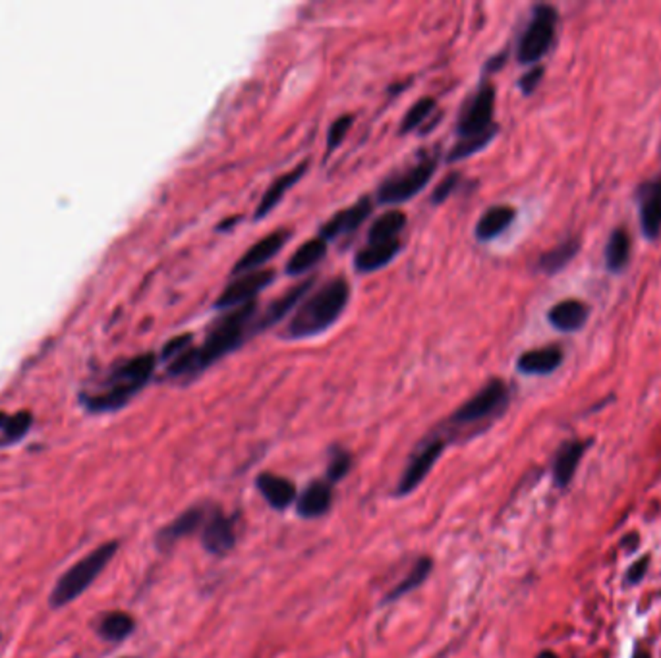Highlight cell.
<instances>
[{
	"mask_svg": "<svg viewBox=\"0 0 661 658\" xmlns=\"http://www.w3.org/2000/svg\"><path fill=\"white\" fill-rule=\"evenodd\" d=\"M509 404V386L501 378H491L483 385L470 400H466L453 416L449 423L453 427H470L491 419L501 414Z\"/></svg>",
	"mask_w": 661,
	"mask_h": 658,
	"instance_id": "7",
	"label": "cell"
},
{
	"mask_svg": "<svg viewBox=\"0 0 661 658\" xmlns=\"http://www.w3.org/2000/svg\"><path fill=\"white\" fill-rule=\"evenodd\" d=\"M372 211H374L372 200H369L367 195L360 197L356 203L338 211L336 215H333L324 226H321L319 238L329 242L356 232V230L366 222V219L372 215Z\"/></svg>",
	"mask_w": 661,
	"mask_h": 658,
	"instance_id": "14",
	"label": "cell"
},
{
	"mask_svg": "<svg viewBox=\"0 0 661 658\" xmlns=\"http://www.w3.org/2000/svg\"><path fill=\"white\" fill-rule=\"evenodd\" d=\"M445 447H447V440L439 435L428 438L426 442L420 444V447H418V450L412 454L410 462L398 481V487H397L398 497L410 495V492L426 479L428 473L435 466V462H438L439 456L443 454Z\"/></svg>",
	"mask_w": 661,
	"mask_h": 658,
	"instance_id": "9",
	"label": "cell"
},
{
	"mask_svg": "<svg viewBox=\"0 0 661 658\" xmlns=\"http://www.w3.org/2000/svg\"><path fill=\"white\" fill-rule=\"evenodd\" d=\"M205 518H207V512H205V508H201V506L186 509V512H182L174 521H170L167 528H163L159 531V535H157L159 549H169V547L174 545V542H179L181 539H184V537H188L191 533H196L201 528V523L205 521Z\"/></svg>",
	"mask_w": 661,
	"mask_h": 658,
	"instance_id": "17",
	"label": "cell"
},
{
	"mask_svg": "<svg viewBox=\"0 0 661 658\" xmlns=\"http://www.w3.org/2000/svg\"><path fill=\"white\" fill-rule=\"evenodd\" d=\"M273 281H275V271L262 269L255 272H248L236 276L234 281L221 292L215 302L217 309H236L255 302V295L265 290Z\"/></svg>",
	"mask_w": 661,
	"mask_h": 658,
	"instance_id": "10",
	"label": "cell"
},
{
	"mask_svg": "<svg viewBox=\"0 0 661 658\" xmlns=\"http://www.w3.org/2000/svg\"><path fill=\"white\" fill-rule=\"evenodd\" d=\"M136 630V622L130 614H126L122 611H115L108 612L101 618L99 626H97V632L105 639L110 641V643H120L126 637H130Z\"/></svg>",
	"mask_w": 661,
	"mask_h": 658,
	"instance_id": "29",
	"label": "cell"
},
{
	"mask_svg": "<svg viewBox=\"0 0 661 658\" xmlns=\"http://www.w3.org/2000/svg\"><path fill=\"white\" fill-rule=\"evenodd\" d=\"M153 367H155V359L151 355H141L130 361V364L117 373V381L112 385V388L107 394H103L101 398H97L95 407L112 409L122 406L134 392H138L145 383H148V378L153 373Z\"/></svg>",
	"mask_w": 661,
	"mask_h": 658,
	"instance_id": "8",
	"label": "cell"
},
{
	"mask_svg": "<svg viewBox=\"0 0 661 658\" xmlns=\"http://www.w3.org/2000/svg\"><path fill=\"white\" fill-rule=\"evenodd\" d=\"M495 136H481V138H472V139H459L453 149L449 151L447 155V162H457L462 159H469L472 155H476L478 151H481L483 147H488L491 143Z\"/></svg>",
	"mask_w": 661,
	"mask_h": 658,
	"instance_id": "32",
	"label": "cell"
},
{
	"mask_svg": "<svg viewBox=\"0 0 661 658\" xmlns=\"http://www.w3.org/2000/svg\"><path fill=\"white\" fill-rule=\"evenodd\" d=\"M255 487L262 492V497L267 500V504L275 509L288 508L296 499L294 483L279 475H273V473L257 475Z\"/></svg>",
	"mask_w": 661,
	"mask_h": 658,
	"instance_id": "21",
	"label": "cell"
},
{
	"mask_svg": "<svg viewBox=\"0 0 661 658\" xmlns=\"http://www.w3.org/2000/svg\"><path fill=\"white\" fill-rule=\"evenodd\" d=\"M543 74H545V68H543V66H534V68H532V70H528L521 79H519V87H521V91L524 93V95H532V93H534L536 89H538V86L542 84V77H543Z\"/></svg>",
	"mask_w": 661,
	"mask_h": 658,
	"instance_id": "36",
	"label": "cell"
},
{
	"mask_svg": "<svg viewBox=\"0 0 661 658\" xmlns=\"http://www.w3.org/2000/svg\"><path fill=\"white\" fill-rule=\"evenodd\" d=\"M586 447H588L586 442L569 440L557 450L555 462H553V477H555L557 487L563 488L573 481L580 459H583V456L586 452Z\"/></svg>",
	"mask_w": 661,
	"mask_h": 658,
	"instance_id": "25",
	"label": "cell"
},
{
	"mask_svg": "<svg viewBox=\"0 0 661 658\" xmlns=\"http://www.w3.org/2000/svg\"><path fill=\"white\" fill-rule=\"evenodd\" d=\"M435 107H438V101H435L433 97H424L418 103H414L400 122V134H408V131L422 128L424 122L429 118V114L435 110Z\"/></svg>",
	"mask_w": 661,
	"mask_h": 658,
	"instance_id": "31",
	"label": "cell"
},
{
	"mask_svg": "<svg viewBox=\"0 0 661 658\" xmlns=\"http://www.w3.org/2000/svg\"><path fill=\"white\" fill-rule=\"evenodd\" d=\"M333 504V487L329 481H314L298 499V514L302 518H321L329 512Z\"/></svg>",
	"mask_w": 661,
	"mask_h": 658,
	"instance_id": "22",
	"label": "cell"
},
{
	"mask_svg": "<svg viewBox=\"0 0 661 658\" xmlns=\"http://www.w3.org/2000/svg\"><path fill=\"white\" fill-rule=\"evenodd\" d=\"M255 309L257 303L250 302L242 307L231 309L229 314H224L212 328H209L201 345H198V348H193L191 345L188 352H184L181 357H176L172 361L169 367V375L193 376L217 364L221 357L234 352L238 345L244 342L248 328L252 333Z\"/></svg>",
	"mask_w": 661,
	"mask_h": 658,
	"instance_id": "1",
	"label": "cell"
},
{
	"mask_svg": "<svg viewBox=\"0 0 661 658\" xmlns=\"http://www.w3.org/2000/svg\"><path fill=\"white\" fill-rule=\"evenodd\" d=\"M565 359L561 345H543V348L524 352L519 361L517 369L522 375H552L557 371Z\"/></svg>",
	"mask_w": 661,
	"mask_h": 658,
	"instance_id": "18",
	"label": "cell"
},
{
	"mask_svg": "<svg viewBox=\"0 0 661 658\" xmlns=\"http://www.w3.org/2000/svg\"><path fill=\"white\" fill-rule=\"evenodd\" d=\"M495 117V87L488 81L478 87V91L466 101L457 122L459 139H472L481 136H497L499 126L493 122Z\"/></svg>",
	"mask_w": 661,
	"mask_h": 658,
	"instance_id": "6",
	"label": "cell"
},
{
	"mask_svg": "<svg viewBox=\"0 0 661 658\" xmlns=\"http://www.w3.org/2000/svg\"><path fill=\"white\" fill-rule=\"evenodd\" d=\"M580 252V240L569 238L563 243L555 245L550 252H545L538 259V271L543 274H557L565 269L569 262L578 255Z\"/></svg>",
	"mask_w": 661,
	"mask_h": 658,
	"instance_id": "27",
	"label": "cell"
},
{
	"mask_svg": "<svg viewBox=\"0 0 661 658\" xmlns=\"http://www.w3.org/2000/svg\"><path fill=\"white\" fill-rule=\"evenodd\" d=\"M648 562H650V558L644 556L642 560H638L636 564H633V568L626 571V581L633 583V585L638 583L644 578V573H646V570H648Z\"/></svg>",
	"mask_w": 661,
	"mask_h": 658,
	"instance_id": "38",
	"label": "cell"
},
{
	"mask_svg": "<svg viewBox=\"0 0 661 658\" xmlns=\"http://www.w3.org/2000/svg\"><path fill=\"white\" fill-rule=\"evenodd\" d=\"M590 317V309L586 303L580 300H563L555 303L550 314H547V321L559 333H576L586 324Z\"/></svg>",
	"mask_w": 661,
	"mask_h": 658,
	"instance_id": "19",
	"label": "cell"
},
{
	"mask_svg": "<svg viewBox=\"0 0 661 658\" xmlns=\"http://www.w3.org/2000/svg\"><path fill=\"white\" fill-rule=\"evenodd\" d=\"M400 245H402L400 240L385 243H367L366 248L360 250L356 257H354V269H356V272L360 274L381 271L398 255Z\"/></svg>",
	"mask_w": 661,
	"mask_h": 658,
	"instance_id": "20",
	"label": "cell"
},
{
	"mask_svg": "<svg viewBox=\"0 0 661 658\" xmlns=\"http://www.w3.org/2000/svg\"><path fill=\"white\" fill-rule=\"evenodd\" d=\"M117 552H119V542L108 540L97 547L95 550H91L89 554H86L84 558H79V560L64 571L58 581L55 583L51 597H48L51 606L64 608L72 601L82 597L95 583V580L105 571V568L110 564Z\"/></svg>",
	"mask_w": 661,
	"mask_h": 658,
	"instance_id": "3",
	"label": "cell"
},
{
	"mask_svg": "<svg viewBox=\"0 0 661 658\" xmlns=\"http://www.w3.org/2000/svg\"><path fill=\"white\" fill-rule=\"evenodd\" d=\"M459 182H460V174L459 172H449L441 180L439 186L433 190V193H431V203L433 205L445 203L449 200V197H450V193H453L459 188Z\"/></svg>",
	"mask_w": 661,
	"mask_h": 658,
	"instance_id": "35",
	"label": "cell"
},
{
	"mask_svg": "<svg viewBox=\"0 0 661 658\" xmlns=\"http://www.w3.org/2000/svg\"><path fill=\"white\" fill-rule=\"evenodd\" d=\"M288 238H290L288 230H275L273 234L262 238L260 242H255L246 250V253L236 261V265L232 267V274L242 276L248 272L262 271L265 262H269L273 257H277L281 253Z\"/></svg>",
	"mask_w": 661,
	"mask_h": 658,
	"instance_id": "13",
	"label": "cell"
},
{
	"mask_svg": "<svg viewBox=\"0 0 661 658\" xmlns=\"http://www.w3.org/2000/svg\"><path fill=\"white\" fill-rule=\"evenodd\" d=\"M604 259L609 272H621L626 269L628 261H631V238H628L623 228L614 230V234L609 236Z\"/></svg>",
	"mask_w": 661,
	"mask_h": 658,
	"instance_id": "28",
	"label": "cell"
},
{
	"mask_svg": "<svg viewBox=\"0 0 661 658\" xmlns=\"http://www.w3.org/2000/svg\"><path fill=\"white\" fill-rule=\"evenodd\" d=\"M633 658H652V656H650V653H648V651H644V649L636 647V651H635V656H633Z\"/></svg>",
	"mask_w": 661,
	"mask_h": 658,
	"instance_id": "39",
	"label": "cell"
},
{
	"mask_svg": "<svg viewBox=\"0 0 661 658\" xmlns=\"http://www.w3.org/2000/svg\"><path fill=\"white\" fill-rule=\"evenodd\" d=\"M538 658H557L553 653H542Z\"/></svg>",
	"mask_w": 661,
	"mask_h": 658,
	"instance_id": "40",
	"label": "cell"
},
{
	"mask_svg": "<svg viewBox=\"0 0 661 658\" xmlns=\"http://www.w3.org/2000/svg\"><path fill=\"white\" fill-rule=\"evenodd\" d=\"M325 255H327L325 240H321V238L308 240L305 243H302L293 255H290V259L286 261L284 272L288 276H302L305 272H310L315 265H319V262L325 259Z\"/></svg>",
	"mask_w": 661,
	"mask_h": 658,
	"instance_id": "23",
	"label": "cell"
},
{
	"mask_svg": "<svg viewBox=\"0 0 661 658\" xmlns=\"http://www.w3.org/2000/svg\"><path fill=\"white\" fill-rule=\"evenodd\" d=\"M559 14L552 5H536L517 46L521 64H536L552 51L557 33Z\"/></svg>",
	"mask_w": 661,
	"mask_h": 658,
	"instance_id": "4",
	"label": "cell"
},
{
	"mask_svg": "<svg viewBox=\"0 0 661 658\" xmlns=\"http://www.w3.org/2000/svg\"><path fill=\"white\" fill-rule=\"evenodd\" d=\"M191 340H193V336H191V334H184V336H179V338L170 340V342L165 345L163 357H165V359H170V361H174L176 357H181L184 352H188V350L191 348Z\"/></svg>",
	"mask_w": 661,
	"mask_h": 658,
	"instance_id": "37",
	"label": "cell"
},
{
	"mask_svg": "<svg viewBox=\"0 0 661 658\" xmlns=\"http://www.w3.org/2000/svg\"><path fill=\"white\" fill-rule=\"evenodd\" d=\"M352 122H354V117L352 114H345V117L336 118L331 128H329V134H327V153H333L335 149H338L341 147V143L346 139V134L352 128Z\"/></svg>",
	"mask_w": 661,
	"mask_h": 658,
	"instance_id": "34",
	"label": "cell"
},
{
	"mask_svg": "<svg viewBox=\"0 0 661 658\" xmlns=\"http://www.w3.org/2000/svg\"><path fill=\"white\" fill-rule=\"evenodd\" d=\"M236 516H227L222 509L215 508L207 512L201 542L207 552L227 554L236 545Z\"/></svg>",
	"mask_w": 661,
	"mask_h": 658,
	"instance_id": "11",
	"label": "cell"
},
{
	"mask_svg": "<svg viewBox=\"0 0 661 658\" xmlns=\"http://www.w3.org/2000/svg\"><path fill=\"white\" fill-rule=\"evenodd\" d=\"M640 228L646 240H657L661 234V174L640 184L636 190Z\"/></svg>",
	"mask_w": 661,
	"mask_h": 658,
	"instance_id": "12",
	"label": "cell"
},
{
	"mask_svg": "<svg viewBox=\"0 0 661 658\" xmlns=\"http://www.w3.org/2000/svg\"><path fill=\"white\" fill-rule=\"evenodd\" d=\"M350 300V286L343 276L317 288L304 303L296 307L294 317L286 326V338L305 340L324 334L325 331L341 319Z\"/></svg>",
	"mask_w": 661,
	"mask_h": 658,
	"instance_id": "2",
	"label": "cell"
},
{
	"mask_svg": "<svg viewBox=\"0 0 661 658\" xmlns=\"http://www.w3.org/2000/svg\"><path fill=\"white\" fill-rule=\"evenodd\" d=\"M308 167H310V160H302L298 167L279 176L275 182L265 190L262 201L257 203V209H255V221H263L271 211L277 209V205L283 201V197L296 186V182L305 172H308Z\"/></svg>",
	"mask_w": 661,
	"mask_h": 658,
	"instance_id": "16",
	"label": "cell"
},
{
	"mask_svg": "<svg viewBox=\"0 0 661 658\" xmlns=\"http://www.w3.org/2000/svg\"><path fill=\"white\" fill-rule=\"evenodd\" d=\"M407 228V215L402 211H387L377 217L367 230V243H385L400 240V232Z\"/></svg>",
	"mask_w": 661,
	"mask_h": 658,
	"instance_id": "26",
	"label": "cell"
},
{
	"mask_svg": "<svg viewBox=\"0 0 661 658\" xmlns=\"http://www.w3.org/2000/svg\"><path fill=\"white\" fill-rule=\"evenodd\" d=\"M350 466H352L350 454L346 450L335 448L333 456H331V462L327 466V481L331 485L336 483V481H341L343 477H346V473L350 471Z\"/></svg>",
	"mask_w": 661,
	"mask_h": 658,
	"instance_id": "33",
	"label": "cell"
},
{
	"mask_svg": "<svg viewBox=\"0 0 661 658\" xmlns=\"http://www.w3.org/2000/svg\"><path fill=\"white\" fill-rule=\"evenodd\" d=\"M312 286H314V278H305V281L298 283L296 286H293L290 290H286L284 293H281L277 300H273L267 305V309L260 315V319L252 323V333L253 334L263 333V331H267L269 326L281 323L290 314V311L296 309L300 305L302 298L312 290Z\"/></svg>",
	"mask_w": 661,
	"mask_h": 658,
	"instance_id": "15",
	"label": "cell"
},
{
	"mask_svg": "<svg viewBox=\"0 0 661 658\" xmlns=\"http://www.w3.org/2000/svg\"><path fill=\"white\" fill-rule=\"evenodd\" d=\"M435 170H438V157H424L407 170L391 174L377 190V203L398 205L410 201L431 182Z\"/></svg>",
	"mask_w": 661,
	"mask_h": 658,
	"instance_id": "5",
	"label": "cell"
},
{
	"mask_svg": "<svg viewBox=\"0 0 661 658\" xmlns=\"http://www.w3.org/2000/svg\"><path fill=\"white\" fill-rule=\"evenodd\" d=\"M514 217H517V211L511 205L490 207L476 224V238L480 242H491L499 238L514 222Z\"/></svg>",
	"mask_w": 661,
	"mask_h": 658,
	"instance_id": "24",
	"label": "cell"
},
{
	"mask_svg": "<svg viewBox=\"0 0 661 658\" xmlns=\"http://www.w3.org/2000/svg\"><path fill=\"white\" fill-rule=\"evenodd\" d=\"M659 151H661V149H659Z\"/></svg>",
	"mask_w": 661,
	"mask_h": 658,
	"instance_id": "41",
	"label": "cell"
},
{
	"mask_svg": "<svg viewBox=\"0 0 661 658\" xmlns=\"http://www.w3.org/2000/svg\"><path fill=\"white\" fill-rule=\"evenodd\" d=\"M431 570H433L431 558H428V556L426 558H420V560H418L412 566V570H410V573L407 575V578L402 580L393 591H389V595L385 597L383 602H393V601H398L400 597H405V595L412 593L414 589H418V587H420L428 580V575L431 573Z\"/></svg>",
	"mask_w": 661,
	"mask_h": 658,
	"instance_id": "30",
	"label": "cell"
}]
</instances>
